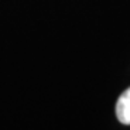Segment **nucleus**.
<instances>
[{
	"mask_svg": "<svg viewBox=\"0 0 130 130\" xmlns=\"http://www.w3.org/2000/svg\"><path fill=\"white\" fill-rule=\"evenodd\" d=\"M116 114L120 123L130 126V88H127L117 100Z\"/></svg>",
	"mask_w": 130,
	"mask_h": 130,
	"instance_id": "f257e3e1",
	"label": "nucleus"
}]
</instances>
